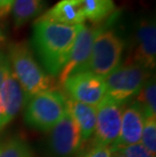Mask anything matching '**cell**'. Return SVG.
<instances>
[{
  "label": "cell",
  "mask_w": 156,
  "mask_h": 157,
  "mask_svg": "<svg viewBox=\"0 0 156 157\" xmlns=\"http://www.w3.org/2000/svg\"><path fill=\"white\" fill-rule=\"evenodd\" d=\"M134 102L143 112L144 118L156 116V83L154 76H150L144 83L136 94V101Z\"/></svg>",
  "instance_id": "cell-17"
},
{
  "label": "cell",
  "mask_w": 156,
  "mask_h": 157,
  "mask_svg": "<svg viewBox=\"0 0 156 157\" xmlns=\"http://www.w3.org/2000/svg\"><path fill=\"white\" fill-rule=\"evenodd\" d=\"M0 40H3V36H2L1 33H0Z\"/></svg>",
  "instance_id": "cell-25"
},
{
  "label": "cell",
  "mask_w": 156,
  "mask_h": 157,
  "mask_svg": "<svg viewBox=\"0 0 156 157\" xmlns=\"http://www.w3.org/2000/svg\"><path fill=\"white\" fill-rule=\"evenodd\" d=\"M79 25H65L36 19L32 26V45L44 70L58 76L67 62Z\"/></svg>",
  "instance_id": "cell-1"
},
{
  "label": "cell",
  "mask_w": 156,
  "mask_h": 157,
  "mask_svg": "<svg viewBox=\"0 0 156 157\" xmlns=\"http://www.w3.org/2000/svg\"><path fill=\"white\" fill-rule=\"evenodd\" d=\"M67 109V96L58 89L38 93L28 101L25 121L36 130L50 131Z\"/></svg>",
  "instance_id": "cell-4"
},
{
  "label": "cell",
  "mask_w": 156,
  "mask_h": 157,
  "mask_svg": "<svg viewBox=\"0 0 156 157\" xmlns=\"http://www.w3.org/2000/svg\"><path fill=\"white\" fill-rule=\"evenodd\" d=\"M121 124L122 105L105 96L96 106L94 146L114 145L120 136Z\"/></svg>",
  "instance_id": "cell-7"
},
{
  "label": "cell",
  "mask_w": 156,
  "mask_h": 157,
  "mask_svg": "<svg viewBox=\"0 0 156 157\" xmlns=\"http://www.w3.org/2000/svg\"><path fill=\"white\" fill-rule=\"evenodd\" d=\"M85 16L89 21L98 23L109 18L116 12L114 0H79Z\"/></svg>",
  "instance_id": "cell-16"
},
{
  "label": "cell",
  "mask_w": 156,
  "mask_h": 157,
  "mask_svg": "<svg viewBox=\"0 0 156 157\" xmlns=\"http://www.w3.org/2000/svg\"><path fill=\"white\" fill-rule=\"evenodd\" d=\"M142 143L146 149L155 156L156 153V116L146 117L141 136Z\"/></svg>",
  "instance_id": "cell-19"
},
{
  "label": "cell",
  "mask_w": 156,
  "mask_h": 157,
  "mask_svg": "<svg viewBox=\"0 0 156 157\" xmlns=\"http://www.w3.org/2000/svg\"><path fill=\"white\" fill-rule=\"evenodd\" d=\"M0 41H2V40H0Z\"/></svg>",
  "instance_id": "cell-26"
},
{
  "label": "cell",
  "mask_w": 156,
  "mask_h": 157,
  "mask_svg": "<svg viewBox=\"0 0 156 157\" xmlns=\"http://www.w3.org/2000/svg\"><path fill=\"white\" fill-rule=\"evenodd\" d=\"M112 150L105 146H93L90 151H88L83 157H111Z\"/></svg>",
  "instance_id": "cell-22"
},
{
  "label": "cell",
  "mask_w": 156,
  "mask_h": 157,
  "mask_svg": "<svg viewBox=\"0 0 156 157\" xmlns=\"http://www.w3.org/2000/svg\"><path fill=\"white\" fill-rule=\"evenodd\" d=\"M144 119L143 112L135 102L127 106L122 113L121 132L119 139L114 145L109 147L112 151H115L121 147L140 143Z\"/></svg>",
  "instance_id": "cell-12"
},
{
  "label": "cell",
  "mask_w": 156,
  "mask_h": 157,
  "mask_svg": "<svg viewBox=\"0 0 156 157\" xmlns=\"http://www.w3.org/2000/svg\"><path fill=\"white\" fill-rule=\"evenodd\" d=\"M7 56L11 71L24 89L28 101L38 93L56 89L53 76L41 67L25 42L11 43Z\"/></svg>",
  "instance_id": "cell-2"
},
{
  "label": "cell",
  "mask_w": 156,
  "mask_h": 157,
  "mask_svg": "<svg viewBox=\"0 0 156 157\" xmlns=\"http://www.w3.org/2000/svg\"><path fill=\"white\" fill-rule=\"evenodd\" d=\"M25 102H28L25 93L10 67L0 90V131L15 118Z\"/></svg>",
  "instance_id": "cell-11"
},
{
  "label": "cell",
  "mask_w": 156,
  "mask_h": 157,
  "mask_svg": "<svg viewBox=\"0 0 156 157\" xmlns=\"http://www.w3.org/2000/svg\"><path fill=\"white\" fill-rule=\"evenodd\" d=\"M69 98L96 108L105 98L104 78L88 71L75 73L63 83Z\"/></svg>",
  "instance_id": "cell-9"
},
{
  "label": "cell",
  "mask_w": 156,
  "mask_h": 157,
  "mask_svg": "<svg viewBox=\"0 0 156 157\" xmlns=\"http://www.w3.org/2000/svg\"><path fill=\"white\" fill-rule=\"evenodd\" d=\"M67 109L80 129L82 142H86L94 133L96 108L76 101L67 96Z\"/></svg>",
  "instance_id": "cell-14"
},
{
  "label": "cell",
  "mask_w": 156,
  "mask_h": 157,
  "mask_svg": "<svg viewBox=\"0 0 156 157\" xmlns=\"http://www.w3.org/2000/svg\"><path fill=\"white\" fill-rule=\"evenodd\" d=\"M14 0H0V17H4L11 10Z\"/></svg>",
  "instance_id": "cell-23"
},
{
  "label": "cell",
  "mask_w": 156,
  "mask_h": 157,
  "mask_svg": "<svg viewBox=\"0 0 156 157\" xmlns=\"http://www.w3.org/2000/svg\"><path fill=\"white\" fill-rule=\"evenodd\" d=\"M9 69H10V63H9L7 54L3 51H0V90H1L3 79Z\"/></svg>",
  "instance_id": "cell-21"
},
{
  "label": "cell",
  "mask_w": 156,
  "mask_h": 157,
  "mask_svg": "<svg viewBox=\"0 0 156 157\" xmlns=\"http://www.w3.org/2000/svg\"><path fill=\"white\" fill-rule=\"evenodd\" d=\"M49 144L52 152L58 157H70L81 149L83 142L80 129L68 109L60 121L50 130Z\"/></svg>",
  "instance_id": "cell-8"
},
{
  "label": "cell",
  "mask_w": 156,
  "mask_h": 157,
  "mask_svg": "<svg viewBox=\"0 0 156 157\" xmlns=\"http://www.w3.org/2000/svg\"><path fill=\"white\" fill-rule=\"evenodd\" d=\"M38 19L65 25H83L85 16L79 0H60Z\"/></svg>",
  "instance_id": "cell-13"
},
{
  "label": "cell",
  "mask_w": 156,
  "mask_h": 157,
  "mask_svg": "<svg viewBox=\"0 0 156 157\" xmlns=\"http://www.w3.org/2000/svg\"><path fill=\"white\" fill-rule=\"evenodd\" d=\"M96 33H97V26L90 28L85 25H79L70 55L68 57L67 62L58 74L59 86H62L63 83L71 75L85 70L91 54L92 44Z\"/></svg>",
  "instance_id": "cell-10"
},
{
  "label": "cell",
  "mask_w": 156,
  "mask_h": 157,
  "mask_svg": "<svg viewBox=\"0 0 156 157\" xmlns=\"http://www.w3.org/2000/svg\"><path fill=\"white\" fill-rule=\"evenodd\" d=\"M115 151L121 152L125 157H155L148 151L141 143L121 147Z\"/></svg>",
  "instance_id": "cell-20"
},
{
  "label": "cell",
  "mask_w": 156,
  "mask_h": 157,
  "mask_svg": "<svg viewBox=\"0 0 156 157\" xmlns=\"http://www.w3.org/2000/svg\"><path fill=\"white\" fill-rule=\"evenodd\" d=\"M125 41L115 29L97 26V33L92 44L91 54L84 71L99 77H105L121 65Z\"/></svg>",
  "instance_id": "cell-3"
},
{
  "label": "cell",
  "mask_w": 156,
  "mask_h": 157,
  "mask_svg": "<svg viewBox=\"0 0 156 157\" xmlns=\"http://www.w3.org/2000/svg\"><path fill=\"white\" fill-rule=\"evenodd\" d=\"M111 157H125V156L119 151H112V156Z\"/></svg>",
  "instance_id": "cell-24"
},
{
  "label": "cell",
  "mask_w": 156,
  "mask_h": 157,
  "mask_svg": "<svg viewBox=\"0 0 156 157\" xmlns=\"http://www.w3.org/2000/svg\"><path fill=\"white\" fill-rule=\"evenodd\" d=\"M126 62L153 70L156 65V25L153 18H141L133 35L132 49Z\"/></svg>",
  "instance_id": "cell-6"
},
{
  "label": "cell",
  "mask_w": 156,
  "mask_h": 157,
  "mask_svg": "<svg viewBox=\"0 0 156 157\" xmlns=\"http://www.w3.org/2000/svg\"><path fill=\"white\" fill-rule=\"evenodd\" d=\"M150 76L149 70L125 62L104 77L105 96L122 105L137 94Z\"/></svg>",
  "instance_id": "cell-5"
},
{
  "label": "cell",
  "mask_w": 156,
  "mask_h": 157,
  "mask_svg": "<svg viewBox=\"0 0 156 157\" xmlns=\"http://www.w3.org/2000/svg\"><path fill=\"white\" fill-rule=\"evenodd\" d=\"M0 157H32V153L25 141L13 137L0 143Z\"/></svg>",
  "instance_id": "cell-18"
},
{
  "label": "cell",
  "mask_w": 156,
  "mask_h": 157,
  "mask_svg": "<svg viewBox=\"0 0 156 157\" xmlns=\"http://www.w3.org/2000/svg\"><path fill=\"white\" fill-rule=\"evenodd\" d=\"M45 0H14L12 4L13 25L16 29L25 25L45 10Z\"/></svg>",
  "instance_id": "cell-15"
}]
</instances>
